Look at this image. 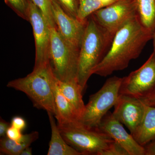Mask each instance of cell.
Returning a JSON list of instances; mask_svg holds the SVG:
<instances>
[{"label":"cell","instance_id":"d6986e66","mask_svg":"<svg viewBox=\"0 0 155 155\" xmlns=\"http://www.w3.org/2000/svg\"><path fill=\"white\" fill-rule=\"evenodd\" d=\"M32 0H5V3L21 18L29 22L31 3Z\"/></svg>","mask_w":155,"mask_h":155},{"label":"cell","instance_id":"6da1fadb","mask_svg":"<svg viewBox=\"0 0 155 155\" xmlns=\"http://www.w3.org/2000/svg\"><path fill=\"white\" fill-rule=\"evenodd\" d=\"M153 34L145 29L134 16L117 31L107 54L93 71V74L107 77L128 67L138 58Z\"/></svg>","mask_w":155,"mask_h":155},{"label":"cell","instance_id":"30bf717a","mask_svg":"<svg viewBox=\"0 0 155 155\" xmlns=\"http://www.w3.org/2000/svg\"><path fill=\"white\" fill-rule=\"evenodd\" d=\"M146 104L140 99L119 94L113 114L125 125L131 134L138 127L144 115Z\"/></svg>","mask_w":155,"mask_h":155},{"label":"cell","instance_id":"83f0119b","mask_svg":"<svg viewBox=\"0 0 155 155\" xmlns=\"http://www.w3.org/2000/svg\"><path fill=\"white\" fill-rule=\"evenodd\" d=\"M11 124L6 122L2 118L0 119V137H1L6 136V133L9 127L11 126Z\"/></svg>","mask_w":155,"mask_h":155},{"label":"cell","instance_id":"7c38bea8","mask_svg":"<svg viewBox=\"0 0 155 155\" xmlns=\"http://www.w3.org/2000/svg\"><path fill=\"white\" fill-rule=\"evenodd\" d=\"M52 6L56 28L64 38L80 48L87 20L82 22L68 15L54 0Z\"/></svg>","mask_w":155,"mask_h":155},{"label":"cell","instance_id":"4dcf8cb0","mask_svg":"<svg viewBox=\"0 0 155 155\" xmlns=\"http://www.w3.org/2000/svg\"><path fill=\"white\" fill-rule=\"evenodd\" d=\"M32 154V149L30 147L26 148L20 154V155H31Z\"/></svg>","mask_w":155,"mask_h":155},{"label":"cell","instance_id":"f546056e","mask_svg":"<svg viewBox=\"0 0 155 155\" xmlns=\"http://www.w3.org/2000/svg\"><path fill=\"white\" fill-rule=\"evenodd\" d=\"M119 1V0H100V2L103 4L104 8L112 5Z\"/></svg>","mask_w":155,"mask_h":155},{"label":"cell","instance_id":"8992f818","mask_svg":"<svg viewBox=\"0 0 155 155\" xmlns=\"http://www.w3.org/2000/svg\"><path fill=\"white\" fill-rule=\"evenodd\" d=\"M122 78L115 76L108 78L98 91L91 95L78 122L90 128L97 127L103 118L116 104Z\"/></svg>","mask_w":155,"mask_h":155},{"label":"cell","instance_id":"cb8c5ba5","mask_svg":"<svg viewBox=\"0 0 155 155\" xmlns=\"http://www.w3.org/2000/svg\"><path fill=\"white\" fill-rule=\"evenodd\" d=\"M102 155H129L121 145L115 141L113 142L107 149L104 152Z\"/></svg>","mask_w":155,"mask_h":155},{"label":"cell","instance_id":"2e32d148","mask_svg":"<svg viewBox=\"0 0 155 155\" xmlns=\"http://www.w3.org/2000/svg\"><path fill=\"white\" fill-rule=\"evenodd\" d=\"M58 83L61 93L75 108L80 119L85 107L82 97L83 90L81 87L77 80L62 81L58 79Z\"/></svg>","mask_w":155,"mask_h":155},{"label":"cell","instance_id":"9a60e30c","mask_svg":"<svg viewBox=\"0 0 155 155\" xmlns=\"http://www.w3.org/2000/svg\"><path fill=\"white\" fill-rule=\"evenodd\" d=\"M49 119L51 135L48 155H82L75 148L69 145L61 134L55 117L51 113H48Z\"/></svg>","mask_w":155,"mask_h":155},{"label":"cell","instance_id":"7a4b0ae2","mask_svg":"<svg viewBox=\"0 0 155 155\" xmlns=\"http://www.w3.org/2000/svg\"><path fill=\"white\" fill-rule=\"evenodd\" d=\"M113 38L91 15L88 17L79 50L77 72L78 82L83 91L94 69L107 53Z\"/></svg>","mask_w":155,"mask_h":155},{"label":"cell","instance_id":"277c9868","mask_svg":"<svg viewBox=\"0 0 155 155\" xmlns=\"http://www.w3.org/2000/svg\"><path fill=\"white\" fill-rule=\"evenodd\" d=\"M66 142L84 155H102L114 140L97 127L90 128L79 122L58 124Z\"/></svg>","mask_w":155,"mask_h":155},{"label":"cell","instance_id":"4316f807","mask_svg":"<svg viewBox=\"0 0 155 155\" xmlns=\"http://www.w3.org/2000/svg\"><path fill=\"white\" fill-rule=\"evenodd\" d=\"M141 100L147 105L155 107V89L149 94Z\"/></svg>","mask_w":155,"mask_h":155},{"label":"cell","instance_id":"9c48e42d","mask_svg":"<svg viewBox=\"0 0 155 155\" xmlns=\"http://www.w3.org/2000/svg\"><path fill=\"white\" fill-rule=\"evenodd\" d=\"M29 22L32 26L35 46L34 67L49 63L51 28L40 9L31 3Z\"/></svg>","mask_w":155,"mask_h":155},{"label":"cell","instance_id":"3957f363","mask_svg":"<svg viewBox=\"0 0 155 155\" xmlns=\"http://www.w3.org/2000/svg\"><path fill=\"white\" fill-rule=\"evenodd\" d=\"M56 78L48 63L34 67L30 74L9 81L7 86L24 93L34 107L55 116L56 110L53 87Z\"/></svg>","mask_w":155,"mask_h":155},{"label":"cell","instance_id":"ac0fdd59","mask_svg":"<svg viewBox=\"0 0 155 155\" xmlns=\"http://www.w3.org/2000/svg\"><path fill=\"white\" fill-rule=\"evenodd\" d=\"M77 19L86 22L95 11L104 8L100 0H78Z\"/></svg>","mask_w":155,"mask_h":155},{"label":"cell","instance_id":"7402d4cb","mask_svg":"<svg viewBox=\"0 0 155 155\" xmlns=\"http://www.w3.org/2000/svg\"><path fill=\"white\" fill-rule=\"evenodd\" d=\"M68 15L77 18L78 0H54Z\"/></svg>","mask_w":155,"mask_h":155},{"label":"cell","instance_id":"5bb4252c","mask_svg":"<svg viewBox=\"0 0 155 155\" xmlns=\"http://www.w3.org/2000/svg\"><path fill=\"white\" fill-rule=\"evenodd\" d=\"M136 141L144 147L155 139V107L146 104L143 118L132 134Z\"/></svg>","mask_w":155,"mask_h":155},{"label":"cell","instance_id":"1f68e13d","mask_svg":"<svg viewBox=\"0 0 155 155\" xmlns=\"http://www.w3.org/2000/svg\"><path fill=\"white\" fill-rule=\"evenodd\" d=\"M152 39L153 40V51H154L155 52V30L154 32L153 35Z\"/></svg>","mask_w":155,"mask_h":155},{"label":"cell","instance_id":"e0dca14e","mask_svg":"<svg viewBox=\"0 0 155 155\" xmlns=\"http://www.w3.org/2000/svg\"><path fill=\"white\" fill-rule=\"evenodd\" d=\"M136 16L143 27L153 34L155 30V0H134Z\"/></svg>","mask_w":155,"mask_h":155},{"label":"cell","instance_id":"d4e9b609","mask_svg":"<svg viewBox=\"0 0 155 155\" xmlns=\"http://www.w3.org/2000/svg\"><path fill=\"white\" fill-rule=\"evenodd\" d=\"M23 134L22 131L13 126H10L7 130L6 137L10 139L19 142L22 139Z\"/></svg>","mask_w":155,"mask_h":155},{"label":"cell","instance_id":"52a82bcc","mask_svg":"<svg viewBox=\"0 0 155 155\" xmlns=\"http://www.w3.org/2000/svg\"><path fill=\"white\" fill-rule=\"evenodd\" d=\"M155 89V52L141 67L122 78L119 94L143 98Z\"/></svg>","mask_w":155,"mask_h":155},{"label":"cell","instance_id":"44dd1931","mask_svg":"<svg viewBox=\"0 0 155 155\" xmlns=\"http://www.w3.org/2000/svg\"><path fill=\"white\" fill-rule=\"evenodd\" d=\"M39 133L37 131H33L27 134H23L19 143L12 150L10 155H20L26 148L30 147L31 144L38 139Z\"/></svg>","mask_w":155,"mask_h":155},{"label":"cell","instance_id":"4fadbf2b","mask_svg":"<svg viewBox=\"0 0 155 155\" xmlns=\"http://www.w3.org/2000/svg\"><path fill=\"white\" fill-rule=\"evenodd\" d=\"M53 91L55 104V118L58 124H66L78 122L80 116L74 107L61 93L56 78L53 84Z\"/></svg>","mask_w":155,"mask_h":155},{"label":"cell","instance_id":"5b68a950","mask_svg":"<svg viewBox=\"0 0 155 155\" xmlns=\"http://www.w3.org/2000/svg\"><path fill=\"white\" fill-rule=\"evenodd\" d=\"M79 50L64 38L57 28H51L49 63L58 80L77 81Z\"/></svg>","mask_w":155,"mask_h":155},{"label":"cell","instance_id":"ffe728a7","mask_svg":"<svg viewBox=\"0 0 155 155\" xmlns=\"http://www.w3.org/2000/svg\"><path fill=\"white\" fill-rule=\"evenodd\" d=\"M35 5L40 9L51 28H56L53 15L52 0H32Z\"/></svg>","mask_w":155,"mask_h":155},{"label":"cell","instance_id":"f1b7e54d","mask_svg":"<svg viewBox=\"0 0 155 155\" xmlns=\"http://www.w3.org/2000/svg\"><path fill=\"white\" fill-rule=\"evenodd\" d=\"M144 147L145 155H155V139Z\"/></svg>","mask_w":155,"mask_h":155},{"label":"cell","instance_id":"484cf974","mask_svg":"<svg viewBox=\"0 0 155 155\" xmlns=\"http://www.w3.org/2000/svg\"><path fill=\"white\" fill-rule=\"evenodd\" d=\"M11 125L22 131L26 127V122L24 118L20 116H15L11 120Z\"/></svg>","mask_w":155,"mask_h":155},{"label":"cell","instance_id":"8fae6325","mask_svg":"<svg viewBox=\"0 0 155 155\" xmlns=\"http://www.w3.org/2000/svg\"><path fill=\"white\" fill-rule=\"evenodd\" d=\"M97 128L121 145L129 155H145L144 147L139 144L131 134L127 133L123 124L110 111L103 118Z\"/></svg>","mask_w":155,"mask_h":155},{"label":"cell","instance_id":"ba28073f","mask_svg":"<svg viewBox=\"0 0 155 155\" xmlns=\"http://www.w3.org/2000/svg\"><path fill=\"white\" fill-rule=\"evenodd\" d=\"M135 15L134 0H119L97 10L91 16L106 31L114 37L119 28Z\"/></svg>","mask_w":155,"mask_h":155},{"label":"cell","instance_id":"603a6c76","mask_svg":"<svg viewBox=\"0 0 155 155\" xmlns=\"http://www.w3.org/2000/svg\"><path fill=\"white\" fill-rule=\"evenodd\" d=\"M19 142L10 139L7 137H2L0 140L1 153L10 155L12 150L17 146Z\"/></svg>","mask_w":155,"mask_h":155}]
</instances>
